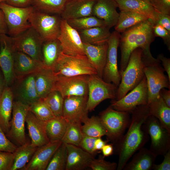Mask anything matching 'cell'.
<instances>
[{"label":"cell","instance_id":"cell-11","mask_svg":"<svg viewBox=\"0 0 170 170\" xmlns=\"http://www.w3.org/2000/svg\"><path fill=\"white\" fill-rule=\"evenodd\" d=\"M113 100L110 106L112 108L129 113L138 106L147 105L148 91L145 76L130 93L119 100Z\"/></svg>","mask_w":170,"mask_h":170},{"label":"cell","instance_id":"cell-42","mask_svg":"<svg viewBox=\"0 0 170 170\" xmlns=\"http://www.w3.org/2000/svg\"><path fill=\"white\" fill-rule=\"evenodd\" d=\"M42 99L55 117L62 116L64 99L59 92L53 90Z\"/></svg>","mask_w":170,"mask_h":170},{"label":"cell","instance_id":"cell-27","mask_svg":"<svg viewBox=\"0 0 170 170\" xmlns=\"http://www.w3.org/2000/svg\"><path fill=\"white\" fill-rule=\"evenodd\" d=\"M13 95L10 88L6 87L4 88L0 97V126L5 134L10 127Z\"/></svg>","mask_w":170,"mask_h":170},{"label":"cell","instance_id":"cell-10","mask_svg":"<svg viewBox=\"0 0 170 170\" xmlns=\"http://www.w3.org/2000/svg\"><path fill=\"white\" fill-rule=\"evenodd\" d=\"M11 37L16 51L23 52L35 60L42 61V48L44 40L32 27Z\"/></svg>","mask_w":170,"mask_h":170},{"label":"cell","instance_id":"cell-41","mask_svg":"<svg viewBox=\"0 0 170 170\" xmlns=\"http://www.w3.org/2000/svg\"><path fill=\"white\" fill-rule=\"evenodd\" d=\"M67 160L66 147L62 143L52 156L46 170H65Z\"/></svg>","mask_w":170,"mask_h":170},{"label":"cell","instance_id":"cell-40","mask_svg":"<svg viewBox=\"0 0 170 170\" xmlns=\"http://www.w3.org/2000/svg\"><path fill=\"white\" fill-rule=\"evenodd\" d=\"M82 125L80 122H68L66 131L62 140V143L79 146L83 135Z\"/></svg>","mask_w":170,"mask_h":170},{"label":"cell","instance_id":"cell-55","mask_svg":"<svg viewBox=\"0 0 170 170\" xmlns=\"http://www.w3.org/2000/svg\"><path fill=\"white\" fill-rule=\"evenodd\" d=\"M159 94L166 104L170 107V90L162 88L160 91Z\"/></svg>","mask_w":170,"mask_h":170},{"label":"cell","instance_id":"cell-46","mask_svg":"<svg viewBox=\"0 0 170 170\" xmlns=\"http://www.w3.org/2000/svg\"><path fill=\"white\" fill-rule=\"evenodd\" d=\"M17 147L7 138L0 126V151L14 153Z\"/></svg>","mask_w":170,"mask_h":170},{"label":"cell","instance_id":"cell-7","mask_svg":"<svg viewBox=\"0 0 170 170\" xmlns=\"http://www.w3.org/2000/svg\"><path fill=\"white\" fill-rule=\"evenodd\" d=\"M11 37L17 35L31 27L28 21L29 16L33 10V6L19 8L9 5L5 2L0 3Z\"/></svg>","mask_w":170,"mask_h":170},{"label":"cell","instance_id":"cell-15","mask_svg":"<svg viewBox=\"0 0 170 170\" xmlns=\"http://www.w3.org/2000/svg\"><path fill=\"white\" fill-rule=\"evenodd\" d=\"M29 106L17 100L13 102L12 117L6 136L21 145L26 143L25 123Z\"/></svg>","mask_w":170,"mask_h":170},{"label":"cell","instance_id":"cell-21","mask_svg":"<svg viewBox=\"0 0 170 170\" xmlns=\"http://www.w3.org/2000/svg\"><path fill=\"white\" fill-rule=\"evenodd\" d=\"M97 0H68L60 14L66 20L93 15V7Z\"/></svg>","mask_w":170,"mask_h":170},{"label":"cell","instance_id":"cell-28","mask_svg":"<svg viewBox=\"0 0 170 170\" xmlns=\"http://www.w3.org/2000/svg\"><path fill=\"white\" fill-rule=\"evenodd\" d=\"M34 76L38 96L42 99L53 90L58 76L53 71L43 68L34 74Z\"/></svg>","mask_w":170,"mask_h":170},{"label":"cell","instance_id":"cell-49","mask_svg":"<svg viewBox=\"0 0 170 170\" xmlns=\"http://www.w3.org/2000/svg\"><path fill=\"white\" fill-rule=\"evenodd\" d=\"M96 138L83 133L79 146L88 153L93 154L96 151L94 149V146Z\"/></svg>","mask_w":170,"mask_h":170},{"label":"cell","instance_id":"cell-23","mask_svg":"<svg viewBox=\"0 0 170 170\" xmlns=\"http://www.w3.org/2000/svg\"><path fill=\"white\" fill-rule=\"evenodd\" d=\"M26 122L33 145L39 147L50 142L46 131V121L38 119L29 110Z\"/></svg>","mask_w":170,"mask_h":170},{"label":"cell","instance_id":"cell-58","mask_svg":"<svg viewBox=\"0 0 170 170\" xmlns=\"http://www.w3.org/2000/svg\"><path fill=\"white\" fill-rule=\"evenodd\" d=\"M3 89L2 83L0 79V97L2 95Z\"/></svg>","mask_w":170,"mask_h":170},{"label":"cell","instance_id":"cell-9","mask_svg":"<svg viewBox=\"0 0 170 170\" xmlns=\"http://www.w3.org/2000/svg\"><path fill=\"white\" fill-rule=\"evenodd\" d=\"M144 125L151 139L150 150L156 156H164L170 150V133L151 115L147 118Z\"/></svg>","mask_w":170,"mask_h":170},{"label":"cell","instance_id":"cell-18","mask_svg":"<svg viewBox=\"0 0 170 170\" xmlns=\"http://www.w3.org/2000/svg\"><path fill=\"white\" fill-rule=\"evenodd\" d=\"M88 96H72L64 99L62 116L68 122H82L88 117L86 110Z\"/></svg>","mask_w":170,"mask_h":170},{"label":"cell","instance_id":"cell-31","mask_svg":"<svg viewBox=\"0 0 170 170\" xmlns=\"http://www.w3.org/2000/svg\"><path fill=\"white\" fill-rule=\"evenodd\" d=\"M62 52L58 39L44 42L42 48L44 68L54 71L59 55Z\"/></svg>","mask_w":170,"mask_h":170},{"label":"cell","instance_id":"cell-33","mask_svg":"<svg viewBox=\"0 0 170 170\" xmlns=\"http://www.w3.org/2000/svg\"><path fill=\"white\" fill-rule=\"evenodd\" d=\"M149 18L145 15L130 10L120 11L115 30L122 33L127 29Z\"/></svg>","mask_w":170,"mask_h":170},{"label":"cell","instance_id":"cell-6","mask_svg":"<svg viewBox=\"0 0 170 170\" xmlns=\"http://www.w3.org/2000/svg\"><path fill=\"white\" fill-rule=\"evenodd\" d=\"M88 96L86 110L92 111L102 101L116 99L118 87L105 82L97 74L89 75L88 81Z\"/></svg>","mask_w":170,"mask_h":170},{"label":"cell","instance_id":"cell-54","mask_svg":"<svg viewBox=\"0 0 170 170\" xmlns=\"http://www.w3.org/2000/svg\"><path fill=\"white\" fill-rule=\"evenodd\" d=\"M8 33V28L4 14L0 9V35L6 34Z\"/></svg>","mask_w":170,"mask_h":170},{"label":"cell","instance_id":"cell-5","mask_svg":"<svg viewBox=\"0 0 170 170\" xmlns=\"http://www.w3.org/2000/svg\"><path fill=\"white\" fill-rule=\"evenodd\" d=\"M61 20L60 14H48L34 8L28 20L45 42L58 38Z\"/></svg>","mask_w":170,"mask_h":170},{"label":"cell","instance_id":"cell-39","mask_svg":"<svg viewBox=\"0 0 170 170\" xmlns=\"http://www.w3.org/2000/svg\"><path fill=\"white\" fill-rule=\"evenodd\" d=\"M68 23L77 31L96 27L107 26L105 22L96 17L91 15L66 20Z\"/></svg>","mask_w":170,"mask_h":170},{"label":"cell","instance_id":"cell-4","mask_svg":"<svg viewBox=\"0 0 170 170\" xmlns=\"http://www.w3.org/2000/svg\"><path fill=\"white\" fill-rule=\"evenodd\" d=\"M57 76H73L97 74L86 56H71L62 52L60 54L54 70Z\"/></svg>","mask_w":170,"mask_h":170},{"label":"cell","instance_id":"cell-53","mask_svg":"<svg viewBox=\"0 0 170 170\" xmlns=\"http://www.w3.org/2000/svg\"><path fill=\"white\" fill-rule=\"evenodd\" d=\"M157 59L162 62L163 69L167 73V76L170 81V59L165 57L163 54H159Z\"/></svg>","mask_w":170,"mask_h":170},{"label":"cell","instance_id":"cell-25","mask_svg":"<svg viewBox=\"0 0 170 170\" xmlns=\"http://www.w3.org/2000/svg\"><path fill=\"white\" fill-rule=\"evenodd\" d=\"M83 44L85 55L96 71L98 75L102 78L106 61L108 41L96 45Z\"/></svg>","mask_w":170,"mask_h":170},{"label":"cell","instance_id":"cell-3","mask_svg":"<svg viewBox=\"0 0 170 170\" xmlns=\"http://www.w3.org/2000/svg\"><path fill=\"white\" fill-rule=\"evenodd\" d=\"M142 50L138 48L131 54L127 65L123 71L119 72L121 80L118 87L117 97L118 100L134 88L145 76V66L142 60Z\"/></svg>","mask_w":170,"mask_h":170},{"label":"cell","instance_id":"cell-36","mask_svg":"<svg viewBox=\"0 0 170 170\" xmlns=\"http://www.w3.org/2000/svg\"><path fill=\"white\" fill-rule=\"evenodd\" d=\"M38 147L28 142L17 147L13 153L14 161L11 170H23Z\"/></svg>","mask_w":170,"mask_h":170},{"label":"cell","instance_id":"cell-2","mask_svg":"<svg viewBox=\"0 0 170 170\" xmlns=\"http://www.w3.org/2000/svg\"><path fill=\"white\" fill-rule=\"evenodd\" d=\"M129 127L126 133L116 142L118 155L117 170H123L128 161L136 151L148 142L149 135L144 123L151 115L148 106L140 105L132 112Z\"/></svg>","mask_w":170,"mask_h":170},{"label":"cell","instance_id":"cell-45","mask_svg":"<svg viewBox=\"0 0 170 170\" xmlns=\"http://www.w3.org/2000/svg\"><path fill=\"white\" fill-rule=\"evenodd\" d=\"M153 30L155 36L162 38L168 50L170 51V32L162 26L154 24Z\"/></svg>","mask_w":170,"mask_h":170},{"label":"cell","instance_id":"cell-24","mask_svg":"<svg viewBox=\"0 0 170 170\" xmlns=\"http://www.w3.org/2000/svg\"><path fill=\"white\" fill-rule=\"evenodd\" d=\"M115 0H97L93 7V15L103 20L110 29L117 22L119 16Z\"/></svg>","mask_w":170,"mask_h":170},{"label":"cell","instance_id":"cell-47","mask_svg":"<svg viewBox=\"0 0 170 170\" xmlns=\"http://www.w3.org/2000/svg\"><path fill=\"white\" fill-rule=\"evenodd\" d=\"M14 158L13 153L0 151V170H11Z\"/></svg>","mask_w":170,"mask_h":170},{"label":"cell","instance_id":"cell-14","mask_svg":"<svg viewBox=\"0 0 170 170\" xmlns=\"http://www.w3.org/2000/svg\"><path fill=\"white\" fill-rule=\"evenodd\" d=\"M62 52L71 56H86L84 45L78 31L71 27L66 20H61L60 33L58 38Z\"/></svg>","mask_w":170,"mask_h":170},{"label":"cell","instance_id":"cell-44","mask_svg":"<svg viewBox=\"0 0 170 170\" xmlns=\"http://www.w3.org/2000/svg\"><path fill=\"white\" fill-rule=\"evenodd\" d=\"M104 156L100 155L97 159L94 158L91 162L89 167L93 170H116L117 164L105 161Z\"/></svg>","mask_w":170,"mask_h":170},{"label":"cell","instance_id":"cell-1","mask_svg":"<svg viewBox=\"0 0 170 170\" xmlns=\"http://www.w3.org/2000/svg\"><path fill=\"white\" fill-rule=\"evenodd\" d=\"M153 23L150 19L136 25L120 34L119 46L121 52L119 72L125 69L132 52L138 48L142 50V60L145 66L159 65L160 61L154 58L150 49L155 37L153 33Z\"/></svg>","mask_w":170,"mask_h":170},{"label":"cell","instance_id":"cell-12","mask_svg":"<svg viewBox=\"0 0 170 170\" xmlns=\"http://www.w3.org/2000/svg\"><path fill=\"white\" fill-rule=\"evenodd\" d=\"M89 76H58L53 90L59 92L64 99L72 96H88Z\"/></svg>","mask_w":170,"mask_h":170},{"label":"cell","instance_id":"cell-30","mask_svg":"<svg viewBox=\"0 0 170 170\" xmlns=\"http://www.w3.org/2000/svg\"><path fill=\"white\" fill-rule=\"evenodd\" d=\"M21 79L22 80L18 88V100L30 106L40 99L35 85L34 74Z\"/></svg>","mask_w":170,"mask_h":170},{"label":"cell","instance_id":"cell-52","mask_svg":"<svg viewBox=\"0 0 170 170\" xmlns=\"http://www.w3.org/2000/svg\"><path fill=\"white\" fill-rule=\"evenodd\" d=\"M33 0H6L5 3L11 6L19 8H26L31 6Z\"/></svg>","mask_w":170,"mask_h":170},{"label":"cell","instance_id":"cell-50","mask_svg":"<svg viewBox=\"0 0 170 170\" xmlns=\"http://www.w3.org/2000/svg\"><path fill=\"white\" fill-rule=\"evenodd\" d=\"M152 21L154 24L160 25L170 32V15L157 12L156 20Z\"/></svg>","mask_w":170,"mask_h":170},{"label":"cell","instance_id":"cell-13","mask_svg":"<svg viewBox=\"0 0 170 170\" xmlns=\"http://www.w3.org/2000/svg\"><path fill=\"white\" fill-rule=\"evenodd\" d=\"M120 34L114 31L111 32L108 41L106 61L102 76V79L105 82L112 83L117 87L121 80L117 64V50Z\"/></svg>","mask_w":170,"mask_h":170},{"label":"cell","instance_id":"cell-60","mask_svg":"<svg viewBox=\"0 0 170 170\" xmlns=\"http://www.w3.org/2000/svg\"></svg>","mask_w":170,"mask_h":170},{"label":"cell","instance_id":"cell-32","mask_svg":"<svg viewBox=\"0 0 170 170\" xmlns=\"http://www.w3.org/2000/svg\"><path fill=\"white\" fill-rule=\"evenodd\" d=\"M77 31L83 43L93 45L107 42L111 33L106 26L96 27Z\"/></svg>","mask_w":170,"mask_h":170},{"label":"cell","instance_id":"cell-51","mask_svg":"<svg viewBox=\"0 0 170 170\" xmlns=\"http://www.w3.org/2000/svg\"><path fill=\"white\" fill-rule=\"evenodd\" d=\"M164 158L162 162L159 164H155L153 169L154 170H170V150L163 156Z\"/></svg>","mask_w":170,"mask_h":170},{"label":"cell","instance_id":"cell-19","mask_svg":"<svg viewBox=\"0 0 170 170\" xmlns=\"http://www.w3.org/2000/svg\"><path fill=\"white\" fill-rule=\"evenodd\" d=\"M62 143L60 141H50L38 147L23 170H46L52 156Z\"/></svg>","mask_w":170,"mask_h":170},{"label":"cell","instance_id":"cell-26","mask_svg":"<svg viewBox=\"0 0 170 170\" xmlns=\"http://www.w3.org/2000/svg\"><path fill=\"white\" fill-rule=\"evenodd\" d=\"M139 150L134 154L131 161L126 164L123 170L153 169L157 156L146 148L143 147Z\"/></svg>","mask_w":170,"mask_h":170},{"label":"cell","instance_id":"cell-59","mask_svg":"<svg viewBox=\"0 0 170 170\" xmlns=\"http://www.w3.org/2000/svg\"><path fill=\"white\" fill-rule=\"evenodd\" d=\"M6 0H0V3L1 2H5Z\"/></svg>","mask_w":170,"mask_h":170},{"label":"cell","instance_id":"cell-34","mask_svg":"<svg viewBox=\"0 0 170 170\" xmlns=\"http://www.w3.org/2000/svg\"><path fill=\"white\" fill-rule=\"evenodd\" d=\"M151 115L157 118L170 133V107L160 96L148 104Z\"/></svg>","mask_w":170,"mask_h":170},{"label":"cell","instance_id":"cell-8","mask_svg":"<svg viewBox=\"0 0 170 170\" xmlns=\"http://www.w3.org/2000/svg\"><path fill=\"white\" fill-rule=\"evenodd\" d=\"M99 118L107 136L115 142L123 135L130 122L129 113L116 110L110 106L100 113Z\"/></svg>","mask_w":170,"mask_h":170},{"label":"cell","instance_id":"cell-35","mask_svg":"<svg viewBox=\"0 0 170 170\" xmlns=\"http://www.w3.org/2000/svg\"><path fill=\"white\" fill-rule=\"evenodd\" d=\"M68 125V122L62 116L46 121V131L50 141H62Z\"/></svg>","mask_w":170,"mask_h":170},{"label":"cell","instance_id":"cell-56","mask_svg":"<svg viewBox=\"0 0 170 170\" xmlns=\"http://www.w3.org/2000/svg\"><path fill=\"white\" fill-rule=\"evenodd\" d=\"M101 150L103 156L106 157L109 156L113 154L114 148L112 144H106Z\"/></svg>","mask_w":170,"mask_h":170},{"label":"cell","instance_id":"cell-43","mask_svg":"<svg viewBox=\"0 0 170 170\" xmlns=\"http://www.w3.org/2000/svg\"><path fill=\"white\" fill-rule=\"evenodd\" d=\"M29 110L38 119L47 121L55 116L49 107L42 99L29 106Z\"/></svg>","mask_w":170,"mask_h":170},{"label":"cell","instance_id":"cell-22","mask_svg":"<svg viewBox=\"0 0 170 170\" xmlns=\"http://www.w3.org/2000/svg\"><path fill=\"white\" fill-rule=\"evenodd\" d=\"M67 150L65 170H82L88 167L94 159L92 154L79 146L65 144Z\"/></svg>","mask_w":170,"mask_h":170},{"label":"cell","instance_id":"cell-37","mask_svg":"<svg viewBox=\"0 0 170 170\" xmlns=\"http://www.w3.org/2000/svg\"><path fill=\"white\" fill-rule=\"evenodd\" d=\"M81 126L82 133L85 135L94 137H101L107 136V133L101 123L99 117L93 116L87 117L82 122Z\"/></svg>","mask_w":170,"mask_h":170},{"label":"cell","instance_id":"cell-38","mask_svg":"<svg viewBox=\"0 0 170 170\" xmlns=\"http://www.w3.org/2000/svg\"><path fill=\"white\" fill-rule=\"evenodd\" d=\"M68 0H33L34 8L45 13L60 14Z\"/></svg>","mask_w":170,"mask_h":170},{"label":"cell","instance_id":"cell-16","mask_svg":"<svg viewBox=\"0 0 170 170\" xmlns=\"http://www.w3.org/2000/svg\"><path fill=\"white\" fill-rule=\"evenodd\" d=\"M164 71L160 65L144 68L148 91L147 105L160 96L159 92L162 89H170V81Z\"/></svg>","mask_w":170,"mask_h":170},{"label":"cell","instance_id":"cell-29","mask_svg":"<svg viewBox=\"0 0 170 170\" xmlns=\"http://www.w3.org/2000/svg\"><path fill=\"white\" fill-rule=\"evenodd\" d=\"M120 11L130 10L142 14L154 21L157 12L150 0H115Z\"/></svg>","mask_w":170,"mask_h":170},{"label":"cell","instance_id":"cell-57","mask_svg":"<svg viewBox=\"0 0 170 170\" xmlns=\"http://www.w3.org/2000/svg\"><path fill=\"white\" fill-rule=\"evenodd\" d=\"M107 142L103 141L101 137H97L94 143V149L95 151L101 150L103 146L106 144Z\"/></svg>","mask_w":170,"mask_h":170},{"label":"cell","instance_id":"cell-48","mask_svg":"<svg viewBox=\"0 0 170 170\" xmlns=\"http://www.w3.org/2000/svg\"><path fill=\"white\" fill-rule=\"evenodd\" d=\"M156 12L170 15V0H150Z\"/></svg>","mask_w":170,"mask_h":170},{"label":"cell","instance_id":"cell-20","mask_svg":"<svg viewBox=\"0 0 170 170\" xmlns=\"http://www.w3.org/2000/svg\"><path fill=\"white\" fill-rule=\"evenodd\" d=\"M14 66L15 77L18 79L34 74L44 68L42 61L18 51L14 54Z\"/></svg>","mask_w":170,"mask_h":170},{"label":"cell","instance_id":"cell-17","mask_svg":"<svg viewBox=\"0 0 170 170\" xmlns=\"http://www.w3.org/2000/svg\"><path fill=\"white\" fill-rule=\"evenodd\" d=\"M0 66L6 84L8 85L16 77L14 70V54L16 51L12 37L6 34L0 35Z\"/></svg>","mask_w":170,"mask_h":170}]
</instances>
